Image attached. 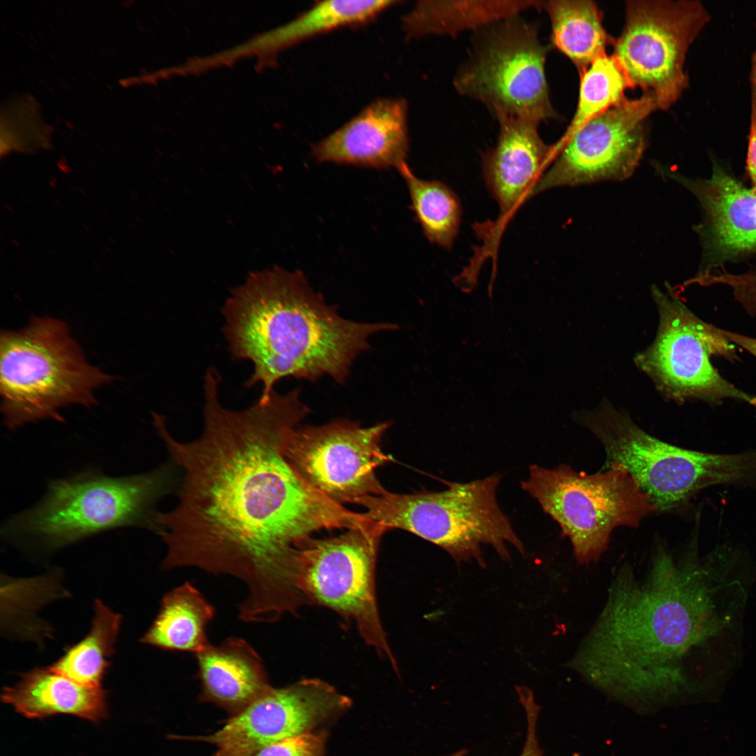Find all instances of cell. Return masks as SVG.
Instances as JSON below:
<instances>
[{"mask_svg": "<svg viewBox=\"0 0 756 756\" xmlns=\"http://www.w3.org/2000/svg\"><path fill=\"white\" fill-rule=\"evenodd\" d=\"M219 383L217 370H207L204 426L193 441L177 440L164 418L153 415L184 475L176 506L154 514L152 527L167 546L163 568L237 577L248 588L239 617L274 622L304 602L300 559L312 534L369 520L314 489L286 461L285 437L309 412L300 389L274 391L267 401L234 411L220 404Z\"/></svg>", "mask_w": 756, "mask_h": 756, "instance_id": "6da1fadb", "label": "cell"}, {"mask_svg": "<svg viewBox=\"0 0 756 756\" xmlns=\"http://www.w3.org/2000/svg\"><path fill=\"white\" fill-rule=\"evenodd\" d=\"M708 577L694 556L678 563L663 550L641 577L621 568L572 668L624 700L676 695L687 684L685 659L722 626Z\"/></svg>", "mask_w": 756, "mask_h": 756, "instance_id": "7a4b0ae2", "label": "cell"}, {"mask_svg": "<svg viewBox=\"0 0 756 756\" xmlns=\"http://www.w3.org/2000/svg\"><path fill=\"white\" fill-rule=\"evenodd\" d=\"M222 314L230 355L252 363L245 385L260 384L262 402L289 377L315 381L328 375L344 382L354 360L368 348L370 337L397 328L342 317L301 272L276 265L249 274L231 290Z\"/></svg>", "mask_w": 756, "mask_h": 756, "instance_id": "3957f363", "label": "cell"}, {"mask_svg": "<svg viewBox=\"0 0 756 756\" xmlns=\"http://www.w3.org/2000/svg\"><path fill=\"white\" fill-rule=\"evenodd\" d=\"M114 379L88 363L63 321L34 316L21 329L1 331V410L10 429L62 421L59 409L96 404L95 390Z\"/></svg>", "mask_w": 756, "mask_h": 756, "instance_id": "277c9868", "label": "cell"}, {"mask_svg": "<svg viewBox=\"0 0 756 756\" xmlns=\"http://www.w3.org/2000/svg\"><path fill=\"white\" fill-rule=\"evenodd\" d=\"M575 415L605 450L601 470L623 466L659 511L683 507L710 486L756 484V450L720 454L677 447L648 434L605 401Z\"/></svg>", "mask_w": 756, "mask_h": 756, "instance_id": "5b68a950", "label": "cell"}, {"mask_svg": "<svg viewBox=\"0 0 756 756\" xmlns=\"http://www.w3.org/2000/svg\"><path fill=\"white\" fill-rule=\"evenodd\" d=\"M501 475L495 473L467 483L450 482L441 491L386 493L360 498L354 503L363 516L387 530L412 533L445 550L458 564L475 560L484 566L482 545H490L510 559L509 545L524 554L522 542L500 508L496 489Z\"/></svg>", "mask_w": 756, "mask_h": 756, "instance_id": "8992f818", "label": "cell"}, {"mask_svg": "<svg viewBox=\"0 0 756 756\" xmlns=\"http://www.w3.org/2000/svg\"><path fill=\"white\" fill-rule=\"evenodd\" d=\"M528 470L522 489L558 523L580 564L600 559L615 528L637 527L657 510L617 463L594 474L578 472L566 464L554 468L531 465Z\"/></svg>", "mask_w": 756, "mask_h": 756, "instance_id": "52a82bcc", "label": "cell"}, {"mask_svg": "<svg viewBox=\"0 0 756 756\" xmlns=\"http://www.w3.org/2000/svg\"><path fill=\"white\" fill-rule=\"evenodd\" d=\"M547 48L538 28L514 15L476 32L469 56L454 78L460 95L485 106L496 118L538 124L556 117L545 74Z\"/></svg>", "mask_w": 756, "mask_h": 756, "instance_id": "ba28073f", "label": "cell"}, {"mask_svg": "<svg viewBox=\"0 0 756 756\" xmlns=\"http://www.w3.org/2000/svg\"><path fill=\"white\" fill-rule=\"evenodd\" d=\"M160 484L155 473L114 478L85 472L56 480L39 503L12 517L4 532L57 549L104 530L139 525Z\"/></svg>", "mask_w": 756, "mask_h": 756, "instance_id": "9c48e42d", "label": "cell"}, {"mask_svg": "<svg viewBox=\"0 0 756 756\" xmlns=\"http://www.w3.org/2000/svg\"><path fill=\"white\" fill-rule=\"evenodd\" d=\"M669 291L652 288L659 325L653 343L636 357L638 367L677 402L696 399L717 405L733 399L756 407V396L725 379L711 363L713 356L738 360L734 344L722 329L697 317Z\"/></svg>", "mask_w": 756, "mask_h": 756, "instance_id": "30bf717a", "label": "cell"}, {"mask_svg": "<svg viewBox=\"0 0 756 756\" xmlns=\"http://www.w3.org/2000/svg\"><path fill=\"white\" fill-rule=\"evenodd\" d=\"M386 531L374 522L347 529L338 536L310 538L301 551L298 586L307 603L328 608L353 622L366 644L396 669L379 614L375 587L377 552Z\"/></svg>", "mask_w": 756, "mask_h": 756, "instance_id": "8fae6325", "label": "cell"}, {"mask_svg": "<svg viewBox=\"0 0 756 756\" xmlns=\"http://www.w3.org/2000/svg\"><path fill=\"white\" fill-rule=\"evenodd\" d=\"M625 13L612 55L631 88L652 94L657 108L666 110L688 87L686 57L710 15L695 0L628 1Z\"/></svg>", "mask_w": 756, "mask_h": 756, "instance_id": "7c38bea8", "label": "cell"}, {"mask_svg": "<svg viewBox=\"0 0 756 756\" xmlns=\"http://www.w3.org/2000/svg\"><path fill=\"white\" fill-rule=\"evenodd\" d=\"M383 422L362 427L347 420L323 426L295 427L283 442L284 456L311 487L342 505L387 491L377 478V467L391 458L382 450L388 428Z\"/></svg>", "mask_w": 756, "mask_h": 756, "instance_id": "4fadbf2b", "label": "cell"}, {"mask_svg": "<svg viewBox=\"0 0 756 756\" xmlns=\"http://www.w3.org/2000/svg\"><path fill=\"white\" fill-rule=\"evenodd\" d=\"M657 108L653 95L643 92L589 121L558 149L531 198L554 188L629 178L645 149L644 122Z\"/></svg>", "mask_w": 756, "mask_h": 756, "instance_id": "5bb4252c", "label": "cell"}, {"mask_svg": "<svg viewBox=\"0 0 756 756\" xmlns=\"http://www.w3.org/2000/svg\"><path fill=\"white\" fill-rule=\"evenodd\" d=\"M351 699L318 678L272 686L224 725L207 736L190 737L213 744L214 756H248L272 743L311 732L346 710Z\"/></svg>", "mask_w": 756, "mask_h": 756, "instance_id": "9a60e30c", "label": "cell"}, {"mask_svg": "<svg viewBox=\"0 0 756 756\" xmlns=\"http://www.w3.org/2000/svg\"><path fill=\"white\" fill-rule=\"evenodd\" d=\"M659 172L689 190L699 200L704 222L696 227L703 243L700 272L756 253V192L717 162L711 176L692 179L664 168Z\"/></svg>", "mask_w": 756, "mask_h": 756, "instance_id": "2e32d148", "label": "cell"}, {"mask_svg": "<svg viewBox=\"0 0 756 756\" xmlns=\"http://www.w3.org/2000/svg\"><path fill=\"white\" fill-rule=\"evenodd\" d=\"M499 132L496 145L482 157L486 188L498 204L499 215L489 227V241L498 239L503 229L554 159L553 145L538 132L539 124L523 118H496Z\"/></svg>", "mask_w": 756, "mask_h": 756, "instance_id": "e0dca14e", "label": "cell"}, {"mask_svg": "<svg viewBox=\"0 0 756 756\" xmlns=\"http://www.w3.org/2000/svg\"><path fill=\"white\" fill-rule=\"evenodd\" d=\"M409 147L407 102L382 98L315 144L312 152L319 162L398 169L407 164Z\"/></svg>", "mask_w": 756, "mask_h": 756, "instance_id": "ac0fdd59", "label": "cell"}, {"mask_svg": "<svg viewBox=\"0 0 756 756\" xmlns=\"http://www.w3.org/2000/svg\"><path fill=\"white\" fill-rule=\"evenodd\" d=\"M195 658L201 699L232 715L271 687L261 657L242 638L230 637L218 645L209 644Z\"/></svg>", "mask_w": 756, "mask_h": 756, "instance_id": "d6986e66", "label": "cell"}, {"mask_svg": "<svg viewBox=\"0 0 756 756\" xmlns=\"http://www.w3.org/2000/svg\"><path fill=\"white\" fill-rule=\"evenodd\" d=\"M107 694L102 686L78 683L50 666L36 667L6 687L1 700L27 718L68 714L98 722L108 716Z\"/></svg>", "mask_w": 756, "mask_h": 756, "instance_id": "ffe728a7", "label": "cell"}, {"mask_svg": "<svg viewBox=\"0 0 756 756\" xmlns=\"http://www.w3.org/2000/svg\"><path fill=\"white\" fill-rule=\"evenodd\" d=\"M397 3L387 0L320 1L292 21L227 51V56L234 59L252 53H274L337 28L368 22Z\"/></svg>", "mask_w": 756, "mask_h": 756, "instance_id": "44dd1931", "label": "cell"}, {"mask_svg": "<svg viewBox=\"0 0 756 756\" xmlns=\"http://www.w3.org/2000/svg\"><path fill=\"white\" fill-rule=\"evenodd\" d=\"M540 6V1H419L403 17L402 27L409 38L454 36Z\"/></svg>", "mask_w": 756, "mask_h": 756, "instance_id": "7402d4cb", "label": "cell"}, {"mask_svg": "<svg viewBox=\"0 0 756 756\" xmlns=\"http://www.w3.org/2000/svg\"><path fill=\"white\" fill-rule=\"evenodd\" d=\"M215 609L190 582L167 593L141 642L160 649L197 654L210 643L206 636Z\"/></svg>", "mask_w": 756, "mask_h": 756, "instance_id": "603a6c76", "label": "cell"}, {"mask_svg": "<svg viewBox=\"0 0 756 756\" xmlns=\"http://www.w3.org/2000/svg\"><path fill=\"white\" fill-rule=\"evenodd\" d=\"M552 26L553 46L577 67L580 74L606 55L612 39L602 24L598 6L589 0L540 1Z\"/></svg>", "mask_w": 756, "mask_h": 756, "instance_id": "cb8c5ba5", "label": "cell"}, {"mask_svg": "<svg viewBox=\"0 0 756 756\" xmlns=\"http://www.w3.org/2000/svg\"><path fill=\"white\" fill-rule=\"evenodd\" d=\"M121 617L96 599L90 632L50 667L72 680L88 686H102L109 666L120 626Z\"/></svg>", "mask_w": 756, "mask_h": 756, "instance_id": "d4e9b609", "label": "cell"}, {"mask_svg": "<svg viewBox=\"0 0 756 756\" xmlns=\"http://www.w3.org/2000/svg\"><path fill=\"white\" fill-rule=\"evenodd\" d=\"M398 170L406 183L411 208L425 237L432 244L451 248L459 232L463 214L458 195L440 181L419 178L407 164Z\"/></svg>", "mask_w": 756, "mask_h": 756, "instance_id": "484cf974", "label": "cell"}, {"mask_svg": "<svg viewBox=\"0 0 756 756\" xmlns=\"http://www.w3.org/2000/svg\"><path fill=\"white\" fill-rule=\"evenodd\" d=\"M580 75L576 111L566 132L554 145L558 149L589 121L626 99L630 85L612 55L595 59Z\"/></svg>", "mask_w": 756, "mask_h": 756, "instance_id": "4316f807", "label": "cell"}, {"mask_svg": "<svg viewBox=\"0 0 756 756\" xmlns=\"http://www.w3.org/2000/svg\"><path fill=\"white\" fill-rule=\"evenodd\" d=\"M325 734L306 733L264 746L248 756H322Z\"/></svg>", "mask_w": 756, "mask_h": 756, "instance_id": "83f0119b", "label": "cell"}, {"mask_svg": "<svg viewBox=\"0 0 756 756\" xmlns=\"http://www.w3.org/2000/svg\"><path fill=\"white\" fill-rule=\"evenodd\" d=\"M519 700L524 710L527 723L526 739L519 756H543L537 734L540 706L531 692L521 694Z\"/></svg>", "mask_w": 756, "mask_h": 756, "instance_id": "f1b7e54d", "label": "cell"}, {"mask_svg": "<svg viewBox=\"0 0 756 756\" xmlns=\"http://www.w3.org/2000/svg\"><path fill=\"white\" fill-rule=\"evenodd\" d=\"M750 118L746 158V169L756 192V50L750 58Z\"/></svg>", "mask_w": 756, "mask_h": 756, "instance_id": "f546056e", "label": "cell"}, {"mask_svg": "<svg viewBox=\"0 0 756 756\" xmlns=\"http://www.w3.org/2000/svg\"><path fill=\"white\" fill-rule=\"evenodd\" d=\"M723 334L733 344L737 345L756 357V338L740 333L722 330Z\"/></svg>", "mask_w": 756, "mask_h": 756, "instance_id": "4dcf8cb0", "label": "cell"}, {"mask_svg": "<svg viewBox=\"0 0 756 756\" xmlns=\"http://www.w3.org/2000/svg\"><path fill=\"white\" fill-rule=\"evenodd\" d=\"M467 752H468L467 750L461 749V750L452 753L451 755H450L449 756H465Z\"/></svg>", "mask_w": 756, "mask_h": 756, "instance_id": "1f68e13d", "label": "cell"}]
</instances>
